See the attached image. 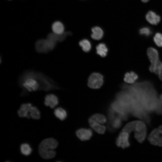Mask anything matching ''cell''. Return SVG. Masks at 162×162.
Returning <instances> with one entry per match:
<instances>
[{
    "label": "cell",
    "instance_id": "1",
    "mask_svg": "<svg viewBox=\"0 0 162 162\" xmlns=\"http://www.w3.org/2000/svg\"><path fill=\"white\" fill-rule=\"evenodd\" d=\"M18 83L24 93L38 91H49L59 88L51 78L41 72L32 70L25 71L20 77Z\"/></svg>",
    "mask_w": 162,
    "mask_h": 162
},
{
    "label": "cell",
    "instance_id": "2",
    "mask_svg": "<svg viewBox=\"0 0 162 162\" xmlns=\"http://www.w3.org/2000/svg\"><path fill=\"white\" fill-rule=\"evenodd\" d=\"M122 131L130 134L134 132V137L140 142L145 140L147 133L146 127L144 122L140 121H135L129 122L124 127Z\"/></svg>",
    "mask_w": 162,
    "mask_h": 162
},
{
    "label": "cell",
    "instance_id": "3",
    "mask_svg": "<svg viewBox=\"0 0 162 162\" xmlns=\"http://www.w3.org/2000/svg\"><path fill=\"white\" fill-rule=\"evenodd\" d=\"M58 143L55 139L50 138L42 140L38 146V152L41 157L45 159L55 157L56 152L54 150L58 146Z\"/></svg>",
    "mask_w": 162,
    "mask_h": 162
},
{
    "label": "cell",
    "instance_id": "4",
    "mask_svg": "<svg viewBox=\"0 0 162 162\" xmlns=\"http://www.w3.org/2000/svg\"><path fill=\"white\" fill-rule=\"evenodd\" d=\"M56 43L47 38L39 39L35 43V50L39 53H46L54 49Z\"/></svg>",
    "mask_w": 162,
    "mask_h": 162
},
{
    "label": "cell",
    "instance_id": "5",
    "mask_svg": "<svg viewBox=\"0 0 162 162\" xmlns=\"http://www.w3.org/2000/svg\"><path fill=\"white\" fill-rule=\"evenodd\" d=\"M147 54L151 62L149 70L152 72L157 74L159 68L161 63L159 58L158 51L154 48L150 47L147 50Z\"/></svg>",
    "mask_w": 162,
    "mask_h": 162
},
{
    "label": "cell",
    "instance_id": "6",
    "mask_svg": "<svg viewBox=\"0 0 162 162\" xmlns=\"http://www.w3.org/2000/svg\"><path fill=\"white\" fill-rule=\"evenodd\" d=\"M148 138L149 141L152 144L162 146V125L153 130Z\"/></svg>",
    "mask_w": 162,
    "mask_h": 162
},
{
    "label": "cell",
    "instance_id": "7",
    "mask_svg": "<svg viewBox=\"0 0 162 162\" xmlns=\"http://www.w3.org/2000/svg\"><path fill=\"white\" fill-rule=\"evenodd\" d=\"M104 82L103 77L100 74L94 73L91 74L88 81V86L93 89H98L102 85Z\"/></svg>",
    "mask_w": 162,
    "mask_h": 162
},
{
    "label": "cell",
    "instance_id": "8",
    "mask_svg": "<svg viewBox=\"0 0 162 162\" xmlns=\"http://www.w3.org/2000/svg\"><path fill=\"white\" fill-rule=\"evenodd\" d=\"M129 134L122 131L120 133L116 140V144L118 147L124 148L130 146Z\"/></svg>",
    "mask_w": 162,
    "mask_h": 162
},
{
    "label": "cell",
    "instance_id": "9",
    "mask_svg": "<svg viewBox=\"0 0 162 162\" xmlns=\"http://www.w3.org/2000/svg\"><path fill=\"white\" fill-rule=\"evenodd\" d=\"M76 134L80 140L84 141L89 140L93 136V133L91 129L81 128L77 130Z\"/></svg>",
    "mask_w": 162,
    "mask_h": 162
},
{
    "label": "cell",
    "instance_id": "10",
    "mask_svg": "<svg viewBox=\"0 0 162 162\" xmlns=\"http://www.w3.org/2000/svg\"><path fill=\"white\" fill-rule=\"evenodd\" d=\"M30 103L22 104L20 109L18 111V114L20 117H26L29 118L31 117L30 111L32 106Z\"/></svg>",
    "mask_w": 162,
    "mask_h": 162
},
{
    "label": "cell",
    "instance_id": "11",
    "mask_svg": "<svg viewBox=\"0 0 162 162\" xmlns=\"http://www.w3.org/2000/svg\"><path fill=\"white\" fill-rule=\"evenodd\" d=\"M58 99L55 95L49 94L46 95L45 98L44 104L52 108H54L58 104Z\"/></svg>",
    "mask_w": 162,
    "mask_h": 162
},
{
    "label": "cell",
    "instance_id": "12",
    "mask_svg": "<svg viewBox=\"0 0 162 162\" xmlns=\"http://www.w3.org/2000/svg\"><path fill=\"white\" fill-rule=\"evenodd\" d=\"M146 18L149 23L153 25L158 24L160 20V16L152 11H149L147 13Z\"/></svg>",
    "mask_w": 162,
    "mask_h": 162
},
{
    "label": "cell",
    "instance_id": "13",
    "mask_svg": "<svg viewBox=\"0 0 162 162\" xmlns=\"http://www.w3.org/2000/svg\"><path fill=\"white\" fill-rule=\"evenodd\" d=\"M88 121L91 127L98 133L103 134L105 133L106 128L105 126L90 118Z\"/></svg>",
    "mask_w": 162,
    "mask_h": 162
},
{
    "label": "cell",
    "instance_id": "14",
    "mask_svg": "<svg viewBox=\"0 0 162 162\" xmlns=\"http://www.w3.org/2000/svg\"><path fill=\"white\" fill-rule=\"evenodd\" d=\"M52 32L56 34H61L64 33L65 27L63 23L60 21H56L51 25Z\"/></svg>",
    "mask_w": 162,
    "mask_h": 162
},
{
    "label": "cell",
    "instance_id": "15",
    "mask_svg": "<svg viewBox=\"0 0 162 162\" xmlns=\"http://www.w3.org/2000/svg\"><path fill=\"white\" fill-rule=\"evenodd\" d=\"M91 38L94 40H99L103 37L104 32L102 29L98 26H95L91 29Z\"/></svg>",
    "mask_w": 162,
    "mask_h": 162
},
{
    "label": "cell",
    "instance_id": "16",
    "mask_svg": "<svg viewBox=\"0 0 162 162\" xmlns=\"http://www.w3.org/2000/svg\"><path fill=\"white\" fill-rule=\"evenodd\" d=\"M68 33L64 32L63 34H58L53 33H50L47 35L46 38L51 40L56 43L58 42H62L64 40Z\"/></svg>",
    "mask_w": 162,
    "mask_h": 162
},
{
    "label": "cell",
    "instance_id": "17",
    "mask_svg": "<svg viewBox=\"0 0 162 162\" xmlns=\"http://www.w3.org/2000/svg\"><path fill=\"white\" fill-rule=\"evenodd\" d=\"M138 78L137 74L133 71L126 73L124 76V80L128 83H133Z\"/></svg>",
    "mask_w": 162,
    "mask_h": 162
},
{
    "label": "cell",
    "instance_id": "18",
    "mask_svg": "<svg viewBox=\"0 0 162 162\" xmlns=\"http://www.w3.org/2000/svg\"><path fill=\"white\" fill-rule=\"evenodd\" d=\"M54 114L56 117L61 121L64 120L67 116L66 110L61 107L55 109L54 111Z\"/></svg>",
    "mask_w": 162,
    "mask_h": 162
},
{
    "label": "cell",
    "instance_id": "19",
    "mask_svg": "<svg viewBox=\"0 0 162 162\" xmlns=\"http://www.w3.org/2000/svg\"><path fill=\"white\" fill-rule=\"evenodd\" d=\"M97 53L100 56L104 57L106 56L108 52V49L106 44L103 43L99 44L96 47Z\"/></svg>",
    "mask_w": 162,
    "mask_h": 162
},
{
    "label": "cell",
    "instance_id": "20",
    "mask_svg": "<svg viewBox=\"0 0 162 162\" xmlns=\"http://www.w3.org/2000/svg\"><path fill=\"white\" fill-rule=\"evenodd\" d=\"M89 118L102 124H105L106 122V119L105 116L99 113L94 114Z\"/></svg>",
    "mask_w": 162,
    "mask_h": 162
},
{
    "label": "cell",
    "instance_id": "21",
    "mask_svg": "<svg viewBox=\"0 0 162 162\" xmlns=\"http://www.w3.org/2000/svg\"><path fill=\"white\" fill-rule=\"evenodd\" d=\"M79 44L84 52H89L91 49V43L88 39H83L81 40L79 42Z\"/></svg>",
    "mask_w": 162,
    "mask_h": 162
},
{
    "label": "cell",
    "instance_id": "22",
    "mask_svg": "<svg viewBox=\"0 0 162 162\" xmlns=\"http://www.w3.org/2000/svg\"><path fill=\"white\" fill-rule=\"evenodd\" d=\"M122 119L118 116L116 117L110 122L111 128L114 129L119 128L121 126Z\"/></svg>",
    "mask_w": 162,
    "mask_h": 162
},
{
    "label": "cell",
    "instance_id": "23",
    "mask_svg": "<svg viewBox=\"0 0 162 162\" xmlns=\"http://www.w3.org/2000/svg\"><path fill=\"white\" fill-rule=\"evenodd\" d=\"M31 117L34 119H38L40 118V113L38 109L35 106H32L30 111Z\"/></svg>",
    "mask_w": 162,
    "mask_h": 162
},
{
    "label": "cell",
    "instance_id": "24",
    "mask_svg": "<svg viewBox=\"0 0 162 162\" xmlns=\"http://www.w3.org/2000/svg\"><path fill=\"white\" fill-rule=\"evenodd\" d=\"M20 151L23 154L28 156L31 154L32 149L28 144L25 143H23L21 145Z\"/></svg>",
    "mask_w": 162,
    "mask_h": 162
},
{
    "label": "cell",
    "instance_id": "25",
    "mask_svg": "<svg viewBox=\"0 0 162 162\" xmlns=\"http://www.w3.org/2000/svg\"><path fill=\"white\" fill-rule=\"evenodd\" d=\"M153 40L158 46L162 47V34L159 32L156 33L154 37Z\"/></svg>",
    "mask_w": 162,
    "mask_h": 162
},
{
    "label": "cell",
    "instance_id": "26",
    "mask_svg": "<svg viewBox=\"0 0 162 162\" xmlns=\"http://www.w3.org/2000/svg\"><path fill=\"white\" fill-rule=\"evenodd\" d=\"M151 29L148 27H144L141 28L139 30V33L140 34L146 36H148L152 33Z\"/></svg>",
    "mask_w": 162,
    "mask_h": 162
},
{
    "label": "cell",
    "instance_id": "27",
    "mask_svg": "<svg viewBox=\"0 0 162 162\" xmlns=\"http://www.w3.org/2000/svg\"><path fill=\"white\" fill-rule=\"evenodd\" d=\"M159 79L162 81V63L161 62L158 70V74Z\"/></svg>",
    "mask_w": 162,
    "mask_h": 162
},
{
    "label": "cell",
    "instance_id": "28",
    "mask_svg": "<svg viewBox=\"0 0 162 162\" xmlns=\"http://www.w3.org/2000/svg\"><path fill=\"white\" fill-rule=\"evenodd\" d=\"M141 1L143 2L146 3L148 2L149 0H141Z\"/></svg>",
    "mask_w": 162,
    "mask_h": 162
},
{
    "label": "cell",
    "instance_id": "29",
    "mask_svg": "<svg viewBox=\"0 0 162 162\" xmlns=\"http://www.w3.org/2000/svg\"><path fill=\"white\" fill-rule=\"evenodd\" d=\"M160 99L162 100V94H160Z\"/></svg>",
    "mask_w": 162,
    "mask_h": 162
},
{
    "label": "cell",
    "instance_id": "30",
    "mask_svg": "<svg viewBox=\"0 0 162 162\" xmlns=\"http://www.w3.org/2000/svg\"><path fill=\"white\" fill-rule=\"evenodd\" d=\"M8 0V1H10V0Z\"/></svg>",
    "mask_w": 162,
    "mask_h": 162
}]
</instances>
